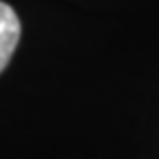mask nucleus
<instances>
[{
  "instance_id": "obj_1",
  "label": "nucleus",
  "mask_w": 159,
  "mask_h": 159,
  "mask_svg": "<svg viewBox=\"0 0 159 159\" xmlns=\"http://www.w3.org/2000/svg\"><path fill=\"white\" fill-rule=\"evenodd\" d=\"M20 40V20L18 13L0 0V71H5Z\"/></svg>"
}]
</instances>
